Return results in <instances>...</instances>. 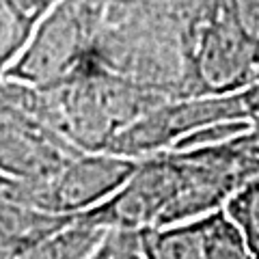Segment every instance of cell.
<instances>
[{
    "label": "cell",
    "instance_id": "1",
    "mask_svg": "<svg viewBox=\"0 0 259 259\" xmlns=\"http://www.w3.org/2000/svg\"><path fill=\"white\" fill-rule=\"evenodd\" d=\"M104 5L100 0H54L5 80L50 89L97 63Z\"/></svg>",
    "mask_w": 259,
    "mask_h": 259
},
{
    "label": "cell",
    "instance_id": "2",
    "mask_svg": "<svg viewBox=\"0 0 259 259\" xmlns=\"http://www.w3.org/2000/svg\"><path fill=\"white\" fill-rule=\"evenodd\" d=\"M35 106L59 136L82 149H102L119 127L134 119L136 95L104 74L97 63L61 84L32 89Z\"/></svg>",
    "mask_w": 259,
    "mask_h": 259
},
{
    "label": "cell",
    "instance_id": "3",
    "mask_svg": "<svg viewBox=\"0 0 259 259\" xmlns=\"http://www.w3.org/2000/svg\"><path fill=\"white\" fill-rule=\"evenodd\" d=\"M134 168L132 162L112 156L69 158L54 175L26 182V197L37 212L71 218L106 201Z\"/></svg>",
    "mask_w": 259,
    "mask_h": 259
},
{
    "label": "cell",
    "instance_id": "4",
    "mask_svg": "<svg viewBox=\"0 0 259 259\" xmlns=\"http://www.w3.org/2000/svg\"><path fill=\"white\" fill-rule=\"evenodd\" d=\"M177 192V168L173 160L149 162L134 173L100 205L71 216V221L91 229H147L158 227Z\"/></svg>",
    "mask_w": 259,
    "mask_h": 259
},
{
    "label": "cell",
    "instance_id": "5",
    "mask_svg": "<svg viewBox=\"0 0 259 259\" xmlns=\"http://www.w3.org/2000/svg\"><path fill=\"white\" fill-rule=\"evenodd\" d=\"M147 257L164 259H231L250 257L246 240L225 212L214 209L188 221L147 229Z\"/></svg>",
    "mask_w": 259,
    "mask_h": 259
},
{
    "label": "cell",
    "instance_id": "6",
    "mask_svg": "<svg viewBox=\"0 0 259 259\" xmlns=\"http://www.w3.org/2000/svg\"><path fill=\"white\" fill-rule=\"evenodd\" d=\"M197 71L214 95L238 91L259 76V41L236 24H214L199 44Z\"/></svg>",
    "mask_w": 259,
    "mask_h": 259
},
{
    "label": "cell",
    "instance_id": "7",
    "mask_svg": "<svg viewBox=\"0 0 259 259\" xmlns=\"http://www.w3.org/2000/svg\"><path fill=\"white\" fill-rule=\"evenodd\" d=\"M240 119L231 100H201L168 108L147 121H141L134 130L136 145H164L173 139H184L188 132L218 123V121Z\"/></svg>",
    "mask_w": 259,
    "mask_h": 259
},
{
    "label": "cell",
    "instance_id": "8",
    "mask_svg": "<svg viewBox=\"0 0 259 259\" xmlns=\"http://www.w3.org/2000/svg\"><path fill=\"white\" fill-rule=\"evenodd\" d=\"M54 0H0V84Z\"/></svg>",
    "mask_w": 259,
    "mask_h": 259
},
{
    "label": "cell",
    "instance_id": "9",
    "mask_svg": "<svg viewBox=\"0 0 259 259\" xmlns=\"http://www.w3.org/2000/svg\"><path fill=\"white\" fill-rule=\"evenodd\" d=\"M223 207L242 231L250 257H259V171L242 182Z\"/></svg>",
    "mask_w": 259,
    "mask_h": 259
},
{
    "label": "cell",
    "instance_id": "10",
    "mask_svg": "<svg viewBox=\"0 0 259 259\" xmlns=\"http://www.w3.org/2000/svg\"><path fill=\"white\" fill-rule=\"evenodd\" d=\"M238 26L259 41V0H233Z\"/></svg>",
    "mask_w": 259,
    "mask_h": 259
}]
</instances>
